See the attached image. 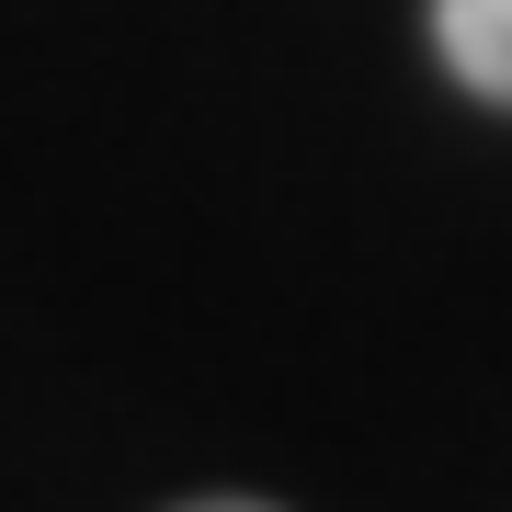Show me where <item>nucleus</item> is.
Wrapping results in <instances>:
<instances>
[{
    "mask_svg": "<svg viewBox=\"0 0 512 512\" xmlns=\"http://www.w3.org/2000/svg\"><path fill=\"white\" fill-rule=\"evenodd\" d=\"M433 35L478 103H512V0H433Z\"/></svg>",
    "mask_w": 512,
    "mask_h": 512,
    "instance_id": "f257e3e1",
    "label": "nucleus"
},
{
    "mask_svg": "<svg viewBox=\"0 0 512 512\" xmlns=\"http://www.w3.org/2000/svg\"><path fill=\"white\" fill-rule=\"evenodd\" d=\"M194 512H262V501H194Z\"/></svg>",
    "mask_w": 512,
    "mask_h": 512,
    "instance_id": "f03ea898",
    "label": "nucleus"
}]
</instances>
